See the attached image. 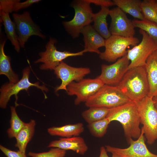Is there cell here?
Returning <instances> with one entry per match:
<instances>
[{
	"label": "cell",
	"instance_id": "cell-1",
	"mask_svg": "<svg viewBox=\"0 0 157 157\" xmlns=\"http://www.w3.org/2000/svg\"><path fill=\"white\" fill-rule=\"evenodd\" d=\"M106 117L110 122L115 121L122 124L128 144L131 140L137 139L140 136V118L135 102L131 101L110 109Z\"/></svg>",
	"mask_w": 157,
	"mask_h": 157
},
{
	"label": "cell",
	"instance_id": "cell-2",
	"mask_svg": "<svg viewBox=\"0 0 157 157\" xmlns=\"http://www.w3.org/2000/svg\"><path fill=\"white\" fill-rule=\"evenodd\" d=\"M117 86L126 96L135 102L148 96L149 87L145 66L129 69Z\"/></svg>",
	"mask_w": 157,
	"mask_h": 157
},
{
	"label": "cell",
	"instance_id": "cell-3",
	"mask_svg": "<svg viewBox=\"0 0 157 157\" xmlns=\"http://www.w3.org/2000/svg\"><path fill=\"white\" fill-rule=\"evenodd\" d=\"M135 102L147 142L152 144L157 139V110L153 98L147 96Z\"/></svg>",
	"mask_w": 157,
	"mask_h": 157
},
{
	"label": "cell",
	"instance_id": "cell-4",
	"mask_svg": "<svg viewBox=\"0 0 157 157\" xmlns=\"http://www.w3.org/2000/svg\"><path fill=\"white\" fill-rule=\"evenodd\" d=\"M131 101L117 85L104 84L96 93L85 102L87 107L110 109Z\"/></svg>",
	"mask_w": 157,
	"mask_h": 157
},
{
	"label": "cell",
	"instance_id": "cell-5",
	"mask_svg": "<svg viewBox=\"0 0 157 157\" xmlns=\"http://www.w3.org/2000/svg\"><path fill=\"white\" fill-rule=\"evenodd\" d=\"M90 4L88 0L74 1L72 5L75 11L74 17L62 22L66 31L73 38L78 37L81 30L93 22V13Z\"/></svg>",
	"mask_w": 157,
	"mask_h": 157
},
{
	"label": "cell",
	"instance_id": "cell-6",
	"mask_svg": "<svg viewBox=\"0 0 157 157\" xmlns=\"http://www.w3.org/2000/svg\"><path fill=\"white\" fill-rule=\"evenodd\" d=\"M139 42L135 37H125L111 35L106 40L105 49L101 52L100 58L108 62L116 61L127 54L126 49L130 46H134Z\"/></svg>",
	"mask_w": 157,
	"mask_h": 157
},
{
	"label": "cell",
	"instance_id": "cell-7",
	"mask_svg": "<svg viewBox=\"0 0 157 157\" xmlns=\"http://www.w3.org/2000/svg\"><path fill=\"white\" fill-rule=\"evenodd\" d=\"M30 69L29 67L25 68L23 71L22 77L20 80L15 83H6L3 85L0 89V106L1 108H6L8 102L11 97L15 96L16 101L15 106L18 105L17 103L18 99L17 95L21 90H25L27 91L29 88L32 86H35L40 89L43 92L45 97L47 98L44 91L47 92L48 89L44 85L42 86L39 85L38 82L35 83L31 82L29 80V76Z\"/></svg>",
	"mask_w": 157,
	"mask_h": 157
},
{
	"label": "cell",
	"instance_id": "cell-8",
	"mask_svg": "<svg viewBox=\"0 0 157 157\" xmlns=\"http://www.w3.org/2000/svg\"><path fill=\"white\" fill-rule=\"evenodd\" d=\"M142 37L141 42L132 49L127 50V55L130 61L128 70L144 66L149 57L157 49V43L144 31L140 29Z\"/></svg>",
	"mask_w": 157,
	"mask_h": 157
},
{
	"label": "cell",
	"instance_id": "cell-9",
	"mask_svg": "<svg viewBox=\"0 0 157 157\" xmlns=\"http://www.w3.org/2000/svg\"><path fill=\"white\" fill-rule=\"evenodd\" d=\"M56 42L55 39L50 38L46 45L45 50L39 53L40 58L35 62L43 63L40 67V69L54 70L63 60L69 57L82 56L85 53L83 50L76 53L59 51L55 46Z\"/></svg>",
	"mask_w": 157,
	"mask_h": 157
},
{
	"label": "cell",
	"instance_id": "cell-10",
	"mask_svg": "<svg viewBox=\"0 0 157 157\" xmlns=\"http://www.w3.org/2000/svg\"><path fill=\"white\" fill-rule=\"evenodd\" d=\"M12 17L16 27L18 40L20 47L24 48L29 38L32 35L46 38L39 27L33 21L27 11L21 14L13 13Z\"/></svg>",
	"mask_w": 157,
	"mask_h": 157
},
{
	"label": "cell",
	"instance_id": "cell-11",
	"mask_svg": "<svg viewBox=\"0 0 157 157\" xmlns=\"http://www.w3.org/2000/svg\"><path fill=\"white\" fill-rule=\"evenodd\" d=\"M104 84L99 78H83L81 80L72 82L67 87L66 92L69 95H75L74 104L78 105L85 102L96 93Z\"/></svg>",
	"mask_w": 157,
	"mask_h": 157
},
{
	"label": "cell",
	"instance_id": "cell-12",
	"mask_svg": "<svg viewBox=\"0 0 157 157\" xmlns=\"http://www.w3.org/2000/svg\"><path fill=\"white\" fill-rule=\"evenodd\" d=\"M129 61L126 54L112 64H102L101 73L97 77L104 84L117 85L128 70Z\"/></svg>",
	"mask_w": 157,
	"mask_h": 157
},
{
	"label": "cell",
	"instance_id": "cell-13",
	"mask_svg": "<svg viewBox=\"0 0 157 157\" xmlns=\"http://www.w3.org/2000/svg\"><path fill=\"white\" fill-rule=\"evenodd\" d=\"M141 129L139 137L135 140H131L127 148H121L108 145L105 147L107 152L122 157H157V155L151 152L147 148L144 132Z\"/></svg>",
	"mask_w": 157,
	"mask_h": 157
},
{
	"label": "cell",
	"instance_id": "cell-14",
	"mask_svg": "<svg viewBox=\"0 0 157 157\" xmlns=\"http://www.w3.org/2000/svg\"><path fill=\"white\" fill-rule=\"evenodd\" d=\"M109 15L111 19L109 30L111 35L125 37H134L135 27L126 13L117 7L110 10Z\"/></svg>",
	"mask_w": 157,
	"mask_h": 157
},
{
	"label": "cell",
	"instance_id": "cell-15",
	"mask_svg": "<svg viewBox=\"0 0 157 157\" xmlns=\"http://www.w3.org/2000/svg\"><path fill=\"white\" fill-rule=\"evenodd\" d=\"M57 77L62 81L56 91L63 90L66 92L67 86L74 81H79L90 74V70L87 67H76L70 66L63 61L54 69Z\"/></svg>",
	"mask_w": 157,
	"mask_h": 157
},
{
	"label": "cell",
	"instance_id": "cell-16",
	"mask_svg": "<svg viewBox=\"0 0 157 157\" xmlns=\"http://www.w3.org/2000/svg\"><path fill=\"white\" fill-rule=\"evenodd\" d=\"M48 147L58 148L65 150H70L81 155L87 151L88 147L84 139L78 136L61 138L50 142Z\"/></svg>",
	"mask_w": 157,
	"mask_h": 157
},
{
	"label": "cell",
	"instance_id": "cell-17",
	"mask_svg": "<svg viewBox=\"0 0 157 157\" xmlns=\"http://www.w3.org/2000/svg\"><path fill=\"white\" fill-rule=\"evenodd\" d=\"M81 33L83 37L85 53L94 52L99 54L101 52L99 49L105 47L106 39L94 29L93 26L89 25L84 27Z\"/></svg>",
	"mask_w": 157,
	"mask_h": 157
},
{
	"label": "cell",
	"instance_id": "cell-18",
	"mask_svg": "<svg viewBox=\"0 0 157 157\" xmlns=\"http://www.w3.org/2000/svg\"><path fill=\"white\" fill-rule=\"evenodd\" d=\"M145 66L149 87L148 96L153 97L157 95V49L149 57Z\"/></svg>",
	"mask_w": 157,
	"mask_h": 157
},
{
	"label": "cell",
	"instance_id": "cell-19",
	"mask_svg": "<svg viewBox=\"0 0 157 157\" xmlns=\"http://www.w3.org/2000/svg\"><path fill=\"white\" fill-rule=\"evenodd\" d=\"M83 124L82 123L68 124L59 127H52L47 129L48 133L52 136L68 138L78 136L84 131Z\"/></svg>",
	"mask_w": 157,
	"mask_h": 157
},
{
	"label": "cell",
	"instance_id": "cell-20",
	"mask_svg": "<svg viewBox=\"0 0 157 157\" xmlns=\"http://www.w3.org/2000/svg\"><path fill=\"white\" fill-rule=\"evenodd\" d=\"M109 10L108 7H101L100 10L97 13H93L92 17L93 27L106 40L111 35L108 28L106 19Z\"/></svg>",
	"mask_w": 157,
	"mask_h": 157
},
{
	"label": "cell",
	"instance_id": "cell-21",
	"mask_svg": "<svg viewBox=\"0 0 157 157\" xmlns=\"http://www.w3.org/2000/svg\"><path fill=\"white\" fill-rule=\"evenodd\" d=\"M0 21L3 24L8 38L14 47L15 49L19 52L20 47L18 40L16 27L14 22L11 19L9 13L0 11Z\"/></svg>",
	"mask_w": 157,
	"mask_h": 157
},
{
	"label": "cell",
	"instance_id": "cell-22",
	"mask_svg": "<svg viewBox=\"0 0 157 157\" xmlns=\"http://www.w3.org/2000/svg\"><path fill=\"white\" fill-rule=\"evenodd\" d=\"M35 124V121L31 119L28 123H26L16 136L15 146L21 152L26 153L27 144L34 135Z\"/></svg>",
	"mask_w": 157,
	"mask_h": 157
},
{
	"label": "cell",
	"instance_id": "cell-23",
	"mask_svg": "<svg viewBox=\"0 0 157 157\" xmlns=\"http://www.w3.org/2000/svg\"><path fill=\"white\" fill-rule=\"evenodd\" d=\"M6 40H4L0 45V74L6 76L9 83H15L19 81L18 75L13 70L10 64V58L4 52V47Z\"/></svg>",
	"mask_w": 157,
	"mask_h": 157
},
{
	"label": "cell",
	"instance_id": "cell-24",
	"mask_svg": "<svg viewBox=\"0 0 157 157\" xmlns=\"http://www.w3.org/2000/svg\"><path fill=\"white\" fill-rule=\"evenodd\" d=\"M115 5L125 13H128L138 20L144 19L142 13L140 0H113Z\"/></svg>",
	"mask_w": 157,
	"mask_h": 157
},
{
	"label": "cell",
	"instance_id": "cell-25",
	"mask_svg": "<svg viewBox=\"0 0 157 157\" xmlns=\"http://www.w3.org/2000/svg\"><path fill=\"white\" fill-rule=\"evenodd\" d=\"M19 0H0V11L8 13L17 12L26 8L33 4L38 3L40 0H27L21 2Z\"/></svg>",
	"mask_w": 157,
	"mask_h": 157
},
{
	"label": "cell",
	"instance_id": "cell-26",
	"mask_svg": "<svg viewBox=\"0 0 157 157\" xmlns=\"http://www.w3.org/2000/svg\"><path fill=\"white\" fill-rule=\"evenodd\" d=\"M109 111V109L92 107L83 112L81 115L85 121L89 124L106 118Z\"/></svg>",
	"mask_w": 157,
	"mask_h": 157
},
{
	"label": "cell",
	"instance_id": "cell-27",
	"mask_svg": "<svg viewBox=\"0 0 157 157\" xmlns=\"http://www.w3.org/2000/svg\"><path fill=\"white\" fill-rule=\"evenodd\" d=\"M140 8L144 19L157 24V0H144Z\"/></svg>",
	"mask_w": 157,
	"mask_h": 157
},
{
	"label": "cell",
	"instance_id": "cell-28",
	"mask_svg": "<svg viewBox=\"0 0 157 157\" xmlns=\"http://www.w3.org/2000/svg\"><path fill=\"white\" fill-rule=\"evenodd\" d=\"M15 108L16 106H11L10 107V127L7 131L8 137L10 138H15L26 124L19 117Z\"/></svg>",
	"mask_w": 157,
	"mask_h": 157
},
{
	"label": "cell",
	"instance_id": "cell-29",
	"mask_svg": "<svg viewBox=\"0 0 157 157\" xmlns=\"http://www.w3.org/2000/svg\"><path fill=\"white\" fill-rule=\"evenodd\" d=\"M132 21L135 27L145 31L157 43V24L144 19Z\"/></svg>",
	"mask_w": 157,
	"mask_h": 157
},
{
	"label": "cell",
	"instance_id": "cell-30",
	"mask_svg": "<svg viewBox=\"0 0 157 157\" xmlns=\"http://www.w3.org/2000/svg\"><path fill=\"white\" fill-rule=\"evenodd\" d=\"M110 122L106 118L88 124V127L91 134L94 137H103L106 133Z\"/></svg>",
	"mask_w": 157,
	"mask_h": 157
},
{
	"label": "cell",
	"instance_id": "cell-31",
	"mask_svg": "<svg viewBox=\"0 0 157 157\" xmlns=\"http://www.w3.org/2000/svg\"><path fill=\"white\" fill-rule=\"evenodd\" d=\"M66 151L58 148H52L49 151L41 153L30 152L28 155L31 157H65Z\"/></svg>",
	"mask_w": 157,
	"mask_h": 157
},
{
	"label": "cell",
	"instance_id": "cell-32",
	"mask_svg": "<svg viewBox=\"0 0 157 157\" xmlns=\"http://www.w3.org/2000/svg\"><path fill=\"white\" fill-rule=\"evenodd\" d=\"M0 149L7 157H27L26 153L19 150L16 151L11 150L1 145H0Z\"/></svg>",
	"mask_w": 157,
	"mask_h": 157
},
{
	"label": "cell",
	"instance_id": "cell-33",
	"mask_svg": "<svg viewBox=\"0 0 157 157\" xmlns=\"http://www.w3.org/2000/svg\"><path fill=\"white\" fill-rule=\"evenodd\" d=\"M90 3L100 6L101 7H108L115 5L113 1L110 0H88Z\"/></svg>",
	"mask_w": 157,
	"mask_h": 157
},
{
	"label": "cell",
	"instance_id": "cell-34",
	"mask_svg": "<svg viewBox=\"0 0 157 157\" xmlns=\"http://www.w3.org/2000/svg\"><path fill=\"white\" fill-rule=\"evenodd\" d=\"M105 147H101L100 149V154L99 157H109L108 154Z\"/></svg>",
	"mask_w": 157,
	"mask_h": 157
},
{
	"label": "cell",
	"instance_id": "cell-35",
	"mask_svg": "<svg viewBox=\"0 0 157 157\" xmlns=\"http://www.w3.org/2000/svg\"><path fill=\"white\" fill-rule=\"evenodd\" d=\"M152 98L155 106L157 110V95Z\"/></svg>",
	"mask_w": 157,
	"mask_h": 157
},
{
	"label": "cell",
	"instance_id": "cell-36",
	"mask_svg": "<svg viewBox=\"0 0 157 157\" xmlns=\"http://www.w3.org/2000/svg\"><path fill=\"white\" fill-rule=\"evenodd\" d=\"M112 154V156L111 157H122L115 154Z\"/></svg>",
	"mask_w": 157,
	"mask_h": 157
}]
</instances>
